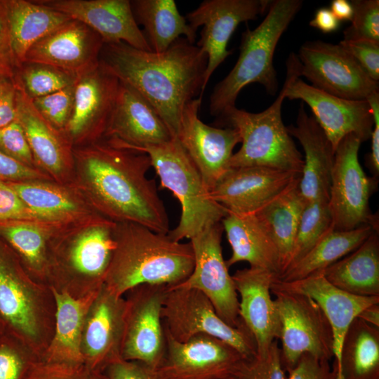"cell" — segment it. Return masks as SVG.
Instances as JSON below:
<instances>
[{
    "mask_svg": "<svg viewBox=\"0 0 379 379\" xmlns=\"http://www.w3.org/2000/svg\"><path fill=\"white\" fill-rule=\"evenodd\" d=\"M221 224L232 248L230 258L225 260L228 268L245 261L251 267L266 270L279 276L277 249L255 214L227 213Z\"/></svg>",
    "mask_w": 379,
    "mask_h": 379,
    "instance_id": "cell-31",
    "label": "cell"
},
{
    "mask_svg": "<svg viewBox=\"0 0 379 379\" xmlns=\"http://www.w3.org/2000/svg\"><path fill=\"white\" fill-rule=\"evenodd\" d=\"M286 376L277 340L265 356L243 359L234 373L237 379H286Z\"/></svg>",
    "mask_w": 379,
    "mask_h": 379,
    "instance_id": "cell-43",
    "label": "cell"
},
{
    "mask_svg": "<svg viewBox=\"0 0 379 379\" xmlns=\"http://www.w3.org/2000/svg\"><path fill=\"white\" fill-rule=\"evenodd\" d=\"M161 319L164 330L177 341L208 335L230 344L244 359L257 355L255 341L248 328L232 327L225 322L208 298L198 290L167 286Z\"/></svg>",
    "mask_w": 379,
    "mask_h": 379,
    "instance_id": "cell-9",
    "label": "cell"
},
{
    "mask_svg": "<svg viewBox=\"0 0 379 379\" xmlns=\"http://www.w3.org/2000/svg\"><path fill=\"white\" fill-rule=\"evenodd\" d=\"M95 379H105L103 375L102 374L98 375L95 378Z\"/></svg>",
    "mask_w": 379,
    "mask_h": 379,
    "instance_id": "cell-59",
    "label": "cell"
},
{
    "mask_svg": "<svg viewBox=\"0 0 379 379\" xmlns=\"http://www.w3.org/2000/svg\"><path fill=\"white\" fill-rule=\"evenodd\" d=\"M14 75V69L11 66L0 61V79L13 77Z\"/></svg>",
    "mask_w": 379,
    "mask_h": 379,
    "instance_id": "cell-58",
    "label": "cell"
},
{
    "mask_svg": "<svg viewBox=\"0 0 379 379\" xmlns=\"http://www.w3.org/2000/svg\"><path fill=\"white\" fill-rule=\"evenodd\" d=\"M115 248L105 285L118 296L142 284L171 286L192 273L190 243L173 240L168 234L132 222H117Z\"/></svg>",
    "mask_w": 379,
    "mask_h": 379,
    "instance_id": "cell-3",
    "label": "cell"
},
{
    "mask_svg": "<svg viewBox=\"0 0 379 379\" xmlns=\"http://www.w3.org/2000/svg\"><path fill=\"white\" fill-rule=\"evenodd\" d=\"M102 374L105 379H156L154 371L143 364L122 358L110 363Z\"/></svg>",
    "mask_w": 379,
    "mask_h": 379,
    "instance_id": "cell-51",
    "label": "cell"
},
{
    "mask_svg": "<svg viewBox=\"0 0 379 379\" xmlns=\"http://www.w3.org/2000/svg\"><path fill=\"white\" fill-rule=\"evenodd\" d=\"M4 331V328L0 322V335L1 333H3Z\"/></svg>",
    "mask_w": 379,
    "mask_h": 379,
    "instance_id": "cell-60",
    "label": "cell"
},
{
    "mask_svg": "<svg viewBox=\"0 0 379 379\" xmlns=\"http://www.w3.org/2000/svg\"><path fill=\"white\" fill-rule=\"evenodd\" d=\"M164 332L165 352L154 371L156 379H227L234 377L244 359L234 347L215 337L201 334L179 342Z\"/></svg>",
    "mask_w": 379,
    "mask_h": 379,
    "instance_id": "cell-15",
    "label": "cell"
},
{
    "mask_svg": "<svg viewBox=\"0 0 379 379\" xmlns=\"http://www.w3.org/2000/svg\"><path fill=\"white\" fill-rule=\"evenodd\" d=\"M14 70L24 62L39 40L72 20L37 1L2 0Z\"/></svg>",
    "mask_w": 379,
    "mask_h": 379,
    "instance_id": "cell-30",
    "label": "cell"
},
{
    "mask_svg": "<svg viewBox=\"0 0 379 379\" xmlns=\"http://www.w3.org/2000/svg\"><path fill=\"white\" fill-rule=\"evenodd\" d=\"M309 25L323 33H331L338 29L340 21L329 8H320L316 11L314 17L310 21Z\"/></svg>",
    "mask_w": 379,
    "mask_h": 379,
    "instance_id": "cell-54",
    "label": "cell"
},
{
    "mask_svg": "<svg viewBox=\"0 0 379 379\" xmlns=\"http://www.w3.org/2000/svg\"><path fill=\"white\" fill-rule=\"evenodd\" d=\"M73 155V184L98 214L168 233L164 204L154 180L147 177L152 164L146 153L103 138L74 147Z\"/></svg>",
    "mask_w": 379,
    "mask_h": 379,
    "instance_id": "cell-1",
    "label": "cell"
},
{
    "mask_svg": "<svg viewBox=\"0 0 379 379\" xmlns=\"http://www.w3.org/2000/svg\"><path fill=\"white\" fill-rule=\"evenodd\" d=\"M41 357L5 330L0 335V379H25Z\"/></svg>",
    "mask_w": 379,
    "mask_h": 379,
    "instance_id": "cell-41",
    "label": "cell"
},
{
    "mask_svg": "<svg viewBox=\"0 0 379 379\" xmlns=\"http://www.w3.org/2000/svg\"><path fill=\"white\" fill-rule=\"evenodd\" d=\"M119 86L118 78L100 62L78 77L73 111L64 131L73 147L104 138Z\"/></svg>",
    "mask_w": 379,
    "mask_h": 379,
    "instance_id": "cell-17",
    "label": "cell"
},
{
    "mask_svg": "<svg viewBox=\"0 0 379 379\" xmlns=\"http://www.w3.org/2000/svg\"><path fill=\"white\" fill-rule=\"evenodd\" d=\"M361 143L355 135L349 134L335 152L328 206L336 230L368 225L378 231V218L369 206L378 179L367 176L359 164Z\"/></svg>",
    "mask_w": 379,
    "mask_h": 379,
    "instance_id": "cell-10",
    "label": "cell"
},
{
    "mask_svg": "<svg viewBox=\"0 0 379 379\" xmlns=\"http://www.w3.org/2000/svg\"><path fill=\"white\" fill-rule=\"evenodd\" d=\"M15 76L26 94L34 99L74 85L78 77L47 64L25 62Z\"/></svg>",
    "mask_w": 379,
    "mask_h": 379,
    "instance_id": "cell-40",
    "label": "cell"
},
{
    "mask_svg": "<svg viewBox=\"0 0 379 379\" xmlns=\"http://www.w3.org/2000/svg\"><path fill=\"white\" fill-rule=\"evenodd\" d=\"M104 138L131 149L158 145L173 138L154 107L135 89L119 81Z\"/></svg>",
    "mask_w": 379,
    "mask_h": 379,
    "instance_id": "cell-25",
    "label": "cell"
},
{
    "mask_svg": "<svg viewBox=\"0 0 379 379\" xmlns=\"http://www.w3.org/2000/svg\"><path fill=\"white\" fill-rule=\"evenodd\" d=\"M227 379H237V378H234V377H230V378H227Z\"/></svg>",
    "mask_w": 379,
    "mask_h": 379,
    "instance_id": "cell-61",
    "label": "cell"
},
{
    "mask_svg": "<svg viewBox=\"0 0 379 379\" xmlns=\"http://www.w3.org/2000/svg\"><path fill=\"white\" fill-rule=\"evenodd\" d=\"M357 317L367 324L379 328V303L368 306L359 314Z\"/></svg>",
    "mask_w": 379,
    "mask_h": 379,
    "instance_id": "cell-57",
    "label": "cell"
},
{
    "mask_svg": "<svg viewBox=\"0 0 379 379\" xmlns=\"http://www.w3.org/2000/svg\"><path fill=\"white\" fill-rule=\"evenodd\" d=\"M95 31L104 44L123 42L152 51L128 0H37Z\"/></svg>",
    "mask_w": 379,
    "mask_h": 379,
    "instance_id": "cell-23",
    "label": "cell"
},
{
    "mask_svg": "<svg viewBox=\"0 0 379 379\" xmlns=\"http://www.w3.org/2000/svg\"><path fill=\"white\" fill-rule=\"evenodd\" d=\"M301 175L261 166L230 168L210 191L227 213L255 214Z\"/></svg>",
    "mask_w": 379,
    "mask_h": 379,
    "instance_id": "cell-21",
    "label": "cell"
},
{
    "mask_svg": "<svg viewBox=\"0 0 379 379\" xmlns=\"http://www.w3.org/2000/svg\"><path fill=\"white\" fill-rule=\"evenodd\" d=\"M16 80V120L24 130L37 168L55 182L65 185L73 184V146L63 131L52 126L37 111L32 100L26 94L18 80Z\"/></svg>",
    "mask_w": 379,
    "mask_h": 379,
    "instance_id": "cell-22",
    "label": "cell"
},
{
    "mask_svg": "<svg viewBox=\"0 0 379 379\" xmlns=\"http://www.w3.org/2000/svg\"><path fill=\"white\" fill-rule=\"evenodd\" d=\"M222 225L219 222L190 239L194 260L193 270L185 281L171 286L201 291L225 322L239 328L246 325L240 318L239 296L222 256Z\"/></svg>",
    "mask_w": 379,
    "mask_h": 379,
    "instance_id": "cell-12",
    "label": "cell"
},
{
    "mask_svg": "<svg viewBox=\"0 0 379 379\" xmlns=\"http://www.w3.org/2000/svg\"><path fill=\"white\" fill-rule=\"evenodd\" d=\"M13 220H39L10 185L0 180V221Z\"/></svg>",
    "mask_w": 379,
    "mask_h": 379,
    "instance_id": "cell-49",
    "label": "cell"
},
{
    "mask_svg": "<svg viewBox=\"0 0 379 379\" xmlns=\"http://www.w3.org/2000/svg\"><path fill=\"white\" fill-rule=\"evenodd\" d=\"M56 304L52 289L33 279L0 238V322L41 359L53 336Z\"/></svg>",
    "mask_w": 379,
    "mask_h": 379,
    "instance_id": "cell-7",
    "label": "cell"
},
{
    "mask_svg": "<svg viewBox=\"0 0 379 379\" xmlns=\"http://www.w3.org/2000/svg\"><path fill=\"white\" fill-rule=\"evenodd\" d=\"M286 98L301 100L308 105L335 152L349 134L355 135L361 142L371 138L373 115L366 100L340 98L317 89L300 78L288 87Z\"/></svg>",
    "mask_w": 379,
    "mask_h": 379,
    "instance_id": "cell-20",
    "label": "cell"
},
{
    "mask_svg": "<svg viewBox=\"0 0 379 379\" xmlns=\"http://www.w3.org/2000/svg\"><path fill=\"white\" fill-rule=\"evenodd\" d=\"M126 300L105 284L90 304L83 323L80 351L84 364L93 374H102L121 358Z\"/></svg>",
    "mask_w": 379,
    "mask_h": 379,
    "instance_id": "cell-19",
    "label": "cell"
},
{
    "mask_svg": "<svg viewBox=\"0 0 379 379\" xmlns=\"http://www.w3.org/2000/svg\"><path fill=\"white\" fill-rule=\"evenodd\" d=\"M366 100L368 102L373 115V127L371 136V152L368 157V167L373 177L378 178L379 174V93H374Z\"/></svg>",
    "mask_w": 379,
    "mask_h": 379,
    "instance_id": "cell-53",
    "label": "cell"
},
{
    "mask_svg": "<svg viewBox=\"0 0 379 379\" xmlns=\"http://www.w3.org/2000/svg\"><path fill=\"white\" fill-rule=\"evenodd\" d=\"M375 231L378 232L368 225L351 230L333 229L277 279L293 281L321 271L354 251Z\"/></svg>",
    "mask_w": 379,
    "mask_h": 379,
    "instance_id": "cell-38",
    "label": "cell"
},
{
    "mask_svg": "<svg viewBox=\"0 0 379 379\" xmlns=\"http://www.w3.org/2000/svg\"><path fill=\"white\" fill-rule=\"evenodd\" d=\"M166 288L165 285L142 284L124 295L121 358L140 362L152 371L160 365L165 352L161 308Z\"/></svg>",
    "mask_w": 379,
    "mask_h": 379,
    "instance_id": "cell-14",
    "label": "cell"
},
{
    "mask_svg": "<svg viewBox=\"0 0 379 379\" xmlns=\"http://www.w3.org/2000/svg\"><path fill=\"white\" fill-rule=\"evenodd\" d=\"M131 6L135 20L145 28V36L152 52L166 51L184 36L194 44V31L182 16L174 0H135Z\"/></svg>",
    "mask_w": 379,
    "mask_h": 379,
    "instance_id": "cell-36",
    "label": "cell"
},
{
    "mask_svg": "<svg viewBox=\"0 0 379 379\" xmlns=\"http://www.w3.org/2000/svg\"><path fill=\"white\" fill-rule=\"evenodd\" d=\"M298 55L291 53L286 60V74L276 100L266 109L252 113L236 106L220 117L227 126L239 133L241 146L232 154L230 168L261 166L301 175L304 159L281 118V107L288 87L301 74Z\"/></svg>",
    "mask_w": 379,
    "mask_h": 379,
    "instance_id": "cell-5",
    "label": "cell"
},
{
    "mask_svg": "<svg viewBox=\"0 0 379 379\" xmlns=\"http://www.w3.org/2000/svg\"><path fill=\"white\" fill-rule=\"evenodd\" d=\"M62 227L40 220L0 221V238L16 254L31 277L48 286L49 244Z\"/></svg>",
    "mask_w": 379,
    "mask_h": 379,
    "instance_id": "cell-32",
    "label": "cell"
},
{
    "mask_svg": "<svg viewBox=\"0 0 379 379\" xmlns=\"http://www.w3.org/2000/svg\"><path fill=\"white\" fill-rule=\"evenodd\" d=\"M279 323L281 361L286 373L305 353L330 361L333 357L332 328L318 304L305 295L271 288Z\"/></svg>",
    "mask_w": 379,
    "mask_h": 379,
    "instance_id": "cell-11",
    "label": "cell"
},
{
    "mask_svg": "<svg viewBox=\"0 0 379 379\" xmlns=\"http://www.w3.org/2000/svg\"><path fill=\"white\" fill-rule=\"evenodd\" d=\"M74 85L51 94L32 99L37 111L55 128L63 131L74 108Z\"/></svg>",
    "mask_w": 379,
    "mask_h": 379,
    "instance_id": "cell-44",
    "label": "cell"
},
{
    "mask_svg": "<svg viewBox=\"0 0 379 379\" xmlns=\"http://www.w3.org/2000/svg\"><path fill=\"white\" fill-rule=\"evenodd\" d=\"M298 57L301 76L323 92L356 100H366L378 92V82L340 44L321 40L306 41L300 46Z\"/></svg>",
    "mask_w": 379,
    "mask_h": 379,
    "instance_id": "cell-13",
    "label": "cell"
},
{
    "mask_svg": "<svg viewBox=\"0 0 379 379\" xmlns=\"http://www.w3.org/2000/svg\"><path fill=\"white\" fill-rule=\"evenodd\" d=\"M133 149L149 156L161 187L170 190L180 204L179 222L168 233L173 240L190 239L226 216L227 210L211 197L197 168L176 138L164 144Z\"/></svg>",
    "mask_w": 379,
    "mask_h": 379,
    "instance_id": "cell-8",
    "label": "cell"
},
{
    "mask_svg": "<svg viewBox=\"0 0 379 379\" xmlns=\"http://www.w3.org/2000/svg\"><path fill=\"white\" fill-rule=\"evenodd\" d=\"M302 0L271 1L264 20L254 29L242 33L239 55L230 73L215 86L210 98V112L220 116L235 106L241 91L253 83L264 86L271 95L279 87L273 64L277 45L302 6Z\"/></svg>",
    "mask_w": 379,
    "mask_h": 379,
    "instance_id": "cell-6",
    "label": "cell"
},
{
    "mask_svg": "<svg viewBox=\"0 0 379 379\" xmlns=\"http://www.w3.org/2000/svg\"><path fill=\"white\" fill-rule=\"evenodd\" d=\"M100 62L154 107L174 138L185 105L203 93L207 56L184 37L161 53L104 44Z\"/></svg>",
    "mask_w": 379,
    "mask_h": 379,
    "instance_id": "cell-2",
    "label": "cell"
},
{
    "mask_svg": "<svg viewBox=\"0 0 379 379\" xmlns=\"http://www.w3.org/2000/svg\"><path fill=\"white\" fill-rule=\"evenodd\" d=\"M201 96L185 107L176 138L210 191L229 169L234 147L241 142L238 131L230 126L213 127L199 117Z\"/></svg>",
    "mask_w": 379,
    "mask_h": 379,
    "instance_id": "cell-18",
    "label": "cell"
},
{
    "mask_svg": "<svg viewBox=\"0 0 379 379\" xmlns=\"http://www.w3.org/2000/svg\"><path fill=\"white\" fill-rule=\"evenodd\" d=\"M103 44L95 31L72 19L36 42L25 62L47 64L79 77L98 65Z\"/></svg>",
    "mask_w": 379,
    "mask_h": 379,
    "instance_id": "cell-24",
    "label": "cell"
},
{
    "mask_svg": "<svg viewBox=\"0 0 379 379\" xmlns=\"http://www.w3.org/2000/svg\"><path fill=\"white\" fill-rule=\"evenodd\" d=\"M37 180H53L40 170L25 166L0 151V180L23 182Z\"/></svg>",
    "mask_w": 379,
    "mask_h": 379,
    "instance_id": "cell-50",
    "label": "cell"
},
{
    "mask_svg": "<svg viewBox=\"0 0 379 379\" xmlns=\"http://www.w3.org/2000/svg\"><path fill=\"white\" fill-rule=\"evenodd\" d=\"M0 151L25 166L37 168L24 130L17 120L0 128Z\"/></svg>",
    "mask_w": 379,
    "mask_h": 379,
    "instance_id": "cell-45",
    "label": "cell"
},
{
    "mask_svg": "<svg viewBox=\"0 0 379 379\" xmlns=\"http://www.w3.org/2000/svg\"><path fill=\"white\" fill-rule=\"evenodd\" d=\"M84 364L47 362L40 359L25 379H95Z\"/></svg>",
    "mask_w": 379,
    "mask_h": 379,
    "instance_id": "cell-46",
    "label": "cell"
},
{
    "mask_svg": "<svg viewBox=\"0 0 379 379\" xmlns=\"http://www.w3.org/2000/svg\"><path fill=\"white\" fill-rule=\"evenodd\" d=\"M270 3L269 0H205L187 14L185 18L194 31L203 26L197 44L207 56L203 92L215 69L232 53L227 47L238 25L258 18L268 10Z\"/></svg>",
    "mask_w": 379,
    "mask_h": 379,
    "instance_id": "cell-16",
    "label": "cell"
},
{
    "mask_svg": "<svg viewBox=\"0 0 379 379\" xmlns=\"http://www.w3.org/2000/svg\"><path fill=\"white\" fill-rule=\"evenodd\" d=\"M116 223L96 215L60 227L49 244L48 286L74 298L98 291L115 248Z\"/></svg>",
    "mask_w": 379,
    "mask_h": 379,
    "instance_id": "cell-4",
    "label": "cell"
},
{
    "mask_svg": "<svg viewBox=\"0 0 379 379\" xmlns=\"http://www.w3.org/2000/svg\"><path fill=\"white\" fill-rule=\"evenodd\" d=\"M52 291L56 304L55 330L41 359L47 362L84 364L80 351L83 323L98 291L81 298Z\"/></svg>",
    "mask_w": 379,
    "mask_h": 379,
    "instance_id": "cell-34",
    "label": "cell"
},
{
    "mask_svg": "<svg viewBox=\"0 0 379 379\" xmlns=\"http://www.w3.org/2000/svg\"><path fill=\"white\" fill-rule=\"evenodd\" d=\"M351 24L343 32V40H367L379 43V1L352 0Z\"/></svg>",
    "mask_w": 379,
    "mask_h": 379,
    "instance_id": "cell-42",
    "label": "cell"
},
{
    "mask_svg": "<svg viewBox=\"0 0 379 379\" xmlns=\"http://www.w3.org/2000/svg\"><path fill=\"white\" fill-rule=\"evenodd\" d=\"M333 365L338 379H379V328L355 318Z\"/></svg>",
    "mask_w": 379,
    "mask_h": 379,
    "instance_id": "cell-37",
    "label": "cell"
},
{
    "mask_svg": "<svg viewBox=\"0 0 379 379\" xmlns=\"http://www.w3.org/2000/svg\"><path fill=\"white\" fill-rule=\"evenodd\" d=\"M0 61L13 68L8 26L2 0H0Z\"/></svg>",
    "mask_w": 379,
    "mask_h": 379,
    "instance_id": "cell-55",
    "label": "cell"
},
{
    "mask_svg": "<svg viewBox=\"0 0 379 379\" xmlns=\"http://www.w3.org/2000/svg\"><path fill=\"white\" fill-rule=\"evenodd\" d=\"M335 287L360 296H379V237L373 232L357 248L321 270Z\"/></svg>",
    "mask_w": 379,
    "mask_h": 379,
    "instance_id": "cell-33",
    "label": "cell"
},
{
    "mask_svg": "<svg viewBox=\"0 0 379 379\" xmlns=\"http://www.w3.org/2000/svg\"><path fill=\"white\" fill-rule=\"evenodd\" d=\"M291 136L298 140L305 153L299 190L305 201H328L335 151L328 138L302 102L295 124L286 126Z\"/></svg>",
    "mask_w": 379,
    "mask_h": 379,
    "instance_id": "cell-28",
    "label": "cell"
},
{
    "mask_svg": "<svg viewBox=\"0 0 379 379\" xmlns=\"http://www.w3.org/2000/svg\"><path fill=\"white\" fill-rule=\"evenodd\" d=\"M328 202L326 200L317 199L306 204L286 270L300 260L334 229Z\"/></svg>",
    "mask_w": 379,
    "mask_h": 379,
    "instance_id": "cell-39",
    "label": "cell"
},
{
    "mask_svg": "<svg viewBox=\"0 0 379 379\" xmlns=\"http://www.w3.org/2000/svg\"><path fill=\"white\" fill-rule=\"evenodd\" d=\"M232 277L239 297L240 318L254 338L257 355L265 356L280 334L279 314L271 296V284L277 276L249 267L236 271Z\"/></svg>",
    "mask_w": 379,
    "mask_h": 379,
    "instance_id": "cell-26",
    "label": "cell"
},
{
    "mask_svg": "<svg viewBox=\"0 0 379 379\" xmlns=\"http://www.w3.org/2000/svg\"><path fill=\"white\" fill-rule=\"evenodd\" d=\"M339 44L348 52L375 81H379V43L367 40H342Z\"/></svg>",
    "mask_w": 379,
    "mask_h": 379,
    "instance_id": "cell-47",
    "label": "cell"
},
{
    "mask_svg": "<svg viewBox=\"0 0 379 379\" xmlns=\"http://www.w3.org/2000/svg\"><path fill=\"white\" fill-rule=\"evenodd\" d=\"M300 178L255 215L274 242L281 273L286 270L302 213L307 204L299 190Z\"/></svg>",
    "mask_w": 379,
    "mask_h": 379,
    "instance_id": "cell-35",
    "label": "cell"
},
{
    "mask_svg": "<svg viewBox=\"0 0 379 379\" xmlns=\"http://www.w3.org/2000/svg\"><path fill=\"white\" fill-rule=\"evenodd\" d=\"M287 373L286 379H337L335 366L329 361L321 359L310 354H303L296 365Z\"/></svg>",
    "mask_w": 379,
    "mask_h": 379,
    "instance_id": "cell-48",
    "label": "cell"
},
{
    "mask_svg": "<svg viewBox=\"0 0 379 379\" xmlns=\"http://www.w3.org/2000/svg\"><path fill=\"white\" fill-rule=\"evenodd\" d=\"M271 288L303 294L318 304L332 328L335 362L339 360L343 338L352 321L368 306L379 303V296L356 295L335 287L321 271L289 282L276 277Z\"/></svg>",
    "mask_w": 379,
    "mask_h": 379,
    "instance_id": "cell-27",
    "label": "cell"
},
{
    "mask_svg": "<svg viewBox=\"0 0 379 379\" xmlns=\"http://www.w3.org/2000/svg\"><path fill=\"white\" fill-rule=\"evenodd\" d=\"M17 92L15 75L0 79V128L17 119Z\"/></svg>",
    "mask_w": 379,
    "mask_h": 379,
    "instance_id": "cell-52",
    "label": "cell"
},
{
    "mask_svg": "<svg viewBox=\"0 0 379 379\" xmlns=\"http://www.w3.org/2000/svg\"><path fill=\"white\" fill-rule=\"evenodd\" d=\"M6 182L41 221L65 226L100 215L74 184L41 180Z\"/></svg>",
    "mask_w": 379,
    "mask_h": 379,
    "instance_id": "cell-29",
    "label": "cell"
},
{
    "mask_svg": "<svg viewBox=\"0 0 379 379\" xmlns=\"http://www.w3.org/2000/svg\"><path fill=\"white\" fill-rule=\"evenodd\" d=\"M330 10L339 21L351 20L353 15L352 4L346 0L332 1Z\"/></svg>",
    "mask_w": 379,
    "mask_h": 379,
    "instance_id": "cell-56",
    "label": "cell"
}]
</instances>
